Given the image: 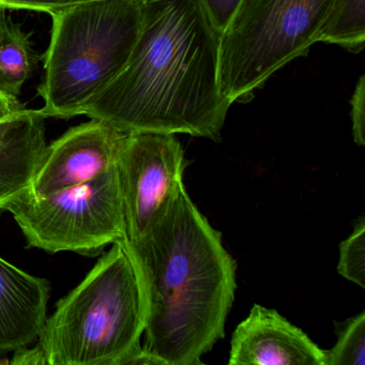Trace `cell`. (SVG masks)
<instances>
[{
	"label": "cell",
	"instance_id": "cell-1",
	"mask_svg": "<svg viewBox=\"0 0 365 365\" xmlns=\"http://www.w3.org/2000/svg\"><path fill=\"white\" fill-rule=\"evenodd\" d=\"M221 35L198 0H144L123 71L81 115L125 133L189 134L219 142L232 103L220 86Z\"/></svg>",
	"mask_w": 365,
	"mask_h": 365
},
{
	"label": "cell",
	"instance_id": "cell-2",
	"mask_svg": "<svg viewBox=\"0 0 365 365\" xmlns=\"http://www.w3.org/2000/svg\"><path fill=\"white\" fill-rule=\"evenodd\" d=\"M146 302V343L158 365H202L225 336L237 289V262L221 232L180 182L146 232L123 241Z\"/></svg>",
	"mask_w": 365,
	"mask_h": 365
},
{
	"label": "cell",
	"instance_id": "cell-3",
	"mask_svg": "<svg viewBox=\"0 0 365 365\" xmlns=\"http://www.w3.org/2000/svg\"><path fill=\"white\" fill-rule=\"evenodd\" d=\"M145 327L140 277L123 243L116 242L57 303L38 345L46 365H129L142 350Z\"/></svg>",
	"mask_w": 365,
	"mask_h": 365
},
{
	"label": "cell",
	"instance_id": "cell-4",
	"mask_svg": "<svg viewBox=\"0 0 365 365\" xmlns=\"http://www.w3.org/2000/svg\"><path fill=\"white\" fill-rule=\"evenodd\" d=\"M144 0H93L50 14L52 31L38 88L46 118L80 116L127 65L140 37Z\"/></svg>",
	"mask_w": 365,
	"mask_h": 365
},
{
	"label": "cell",
	"instance_id": "cell-5",
	"mask_svg": "<svg viewBox=\"0 0 365 365\" xmlns=\"http://www.w3.org/2000/svg\"><path fill=\"white\" fill-rule=\"evenodd\" d=\"M335 0H242L221 36L220 86L224 97L250 101L294 59L307 56Z\"/></svg>",
	"mask_w": 365,
	"mask_h": 365
},
{
	"label": "cell",
	"instance_id": "cell-6",
	"mask_svg": "<svg viewBox=\"0 0 365 365\" xmlns=\"http://www.w3.org/2000/svg\"><path fill=\"white\" fill-rule=\"evenodd\" d=\"M29 242L51 253L98 255L106 245L127 240L118 166L93 180L46 197L25 194L7 209Z\"/></svg>",
	"mask_w": 365,
	"mask_h": 365
},
{
	"label": "cell",
	"instance_id": "cell-7",
	"mask_svg": "<svg viewBox=\"0 0 365 365\" xmlns=\"http://www.w3.org/2000/svg\"><path fill=\"white\" fill-rule=\"evenodd\" d=\"M187 164L185 150L175 134H127L117 166L128 240H134L146 232L182 182Z\"/></svg>",
	"mask_w": 365,
	"mask_h": 365
},
{
	"label": "cell",
	"instance_id": "cell-8",
	"mask_svg": "<svg viewBox=\"0 0 365 365\" xmlns=\"http://www.w3.org/2000/svg\"><path fill=\"white\" fill-rule=\"evenodd\" d=\"M127 134L97 119L68 130L46 146L29 194L46 197L101 176L118 163Z\"/></svg>",
	"mask_w": 365,
	"mask_h": 365
},
{
	"label": "cell",
	"instance_id": "cell-9",
	"mask_svg": "<svg viewBox=\"0 0 365 365\" xmlns=\"http://www.w3.org/2000/svg\"><path fill=\"white\" fill-rule=\"evenodd\" d=\"M326 350L279 312L254 304L230 341V365H326Z\"/></svg>",
	"mask_w": 365,
	"mask_h": 365
},
{
	"label": "cell",
	"instance_id": "cell-10",
	"mask_svg": "<svg viewBox=\"0 0 365 365\" xmlns=\"http://www.w3.org/2000/svg\"><path fill=\"white\" fill-rule=\"evenodd\" d=\"M50 283L0 257V354L39 339L46 322Z\"/></svg>",
	"mask_w": 365,
	"mask_h": 365
},
{
	"label": "cell",
	"instance_id": "cell-11",
	"mask_svg": "<svg viewBox=\"0 0 365 365\" xmlns=\"http://www.w3.org/2000/svg\"><path fill=\"white\" fill-rule=\"evenodd\" d=\"M44 120L25 108L0 120V211L31 192L48 146Z\"/></svg>",
	"mask_w": 365,
	"mask_h": 365
},
{
	"label": "cell",
	"instance_id": "cell-12",
	"mask_svg": "<svg viewBox=\"0 0 365 365\" xmlns=\"http://www.w3.org/2000/svg\"><path fill=\"white\" fill-rule=\"evenodd\" d=\"M38 56L31 37L12 22L7 11L0 16V93L19 99L33 76Z\"/></svg>",
	"mask_w": 365,
	"mask_h": 365
},
{
	"label": "cell",
	"instance_id": "cell-13",
	"mask_svg": "<svg viewBox=\"0 0 365 365\" xmlns=\"http://www.w3.org/2000/svg\"><path fill=\"white\" fill-rule=\"evenodd\" d=\"M336 44L354 54L365 46V0H335L316 43Z\"/></svg>",
	"mask_w": 365,
	"mask_h": 365
},
{
	"label": "cell",
	"instance_id": "cell-14",
	"mask_svg": "<svg viewBox=\"0 0 365 365\" xmlns=\"http://www.w3.org/2000/svg\"><path fill=\"white\" fill-rule=\"evenodd\" d=\"M337 341L326 350V365H365V312L344 322H335Z\"/></svg>",
	"mask_w": 365,
	"mask_h": 365
},
{
	"label": "cell",
	"instance_id": "cell-15",
	"mask_svg": "<svg viewBox=\"0 0 365 365\" xmlns=\"http://www.w3.org/2000/svg\"><path fill=\"white\" fill-rule=\"evenodd\" d=\"M337 272L348 281L365 288V220L361 217L354 232L339 245Z\"/></svg>",
	"mask_w": 365,
	"mask_h": 365
},
{
	"label": "cell",
	"instance_id": "cell-16",
	"mask_svg": "<svg viewBox=\"0 0 365 365\" xmlns=\"http://www.w3.org/2000/svg\"><path fill=\"white\" fill-rule=\"evenodd\" d=\"M215 29L223 35L242 0H198Z\"/></svg>",
	"mask_w": 365,
	"mask_h": 365
},
{
	"label": "cell",
	"instance_id": "cell-17",
	"mask_svg": "<svg viewBox=\"0 0 365 365\" xmlns=\"http://www.w3.org/2000/svg\"><path fill=\"white\" fill-rule=\"evenodd\" d=\"M352 136L358 146L365 145V76H361L354 87L351 99Z\"/></svg>",
	"mask_w": 365,
	"mask_h": 365
},
{
	"label": "cell",
	"instance_id": "cell-18",
	"mask_svg": "<svg viewBox=\"0 0 365 365\" xmlns=\"http://www.w3.org/2000/svg\"><path fill=\"white\" fill-rule=\"evenodd\" d=\"M87 1L93 0H0V5L6 9L27 10L50 14L57 10Z\"/></svg>",
	"mask_w": 365,
	"mask_h": 365
},
{
	"label": "cell",
	"instance_id": "cell-19",
	"mask_svg": "<svg viewBox=\"0 0 365 365\" xmlns=\"http://www.w3.org/2000/svg\"><path fill=\"white\" fill-rule=\"evenodd\" d=\"M12 364H46V356L41 347L37 345L34 349H27L26 347L16 350Z\"/></svg>",
	"mask_w": 365,
	"mask_h": 365
},
{
	"label": "cell",
	"instance_id": "cell-20",
	"mask_svg": "<svg viewBox=\"0 0 365 365\" xmlns=\"http://www.w3.org/2000/svg\"><path fill=\"white\" fill-rule=\"evenodd\" d=\"M21 110H23V106L19 99L0 93V120L16 114Z\"/></svg>",
	"mask_w": 365,
	"mask_h": 365
},
{
	"label": "cell",
	"instance_id": "cell-21",
	"mask_svg": "<svg viewBox=\"0 0 365 365\" xmlns=\"http://www.w3.org/2000/svg\"><path fill=\"white\" fill-rule=\"evenodd\" d=\"M7 10L8 9H6L5 7H3V6L0 5V16H1V14H5Z\"/></svg>",
	"mask_w": 365,
	"mask_h": 365
}]
</instances>
